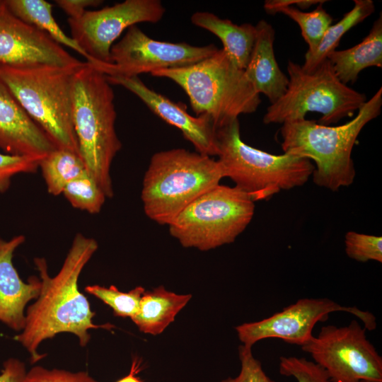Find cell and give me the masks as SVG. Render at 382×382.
<instances>
[{"label":"cell","instance_id":"cell-20","mask_svg":"<svg viewBox=\"0 0 382 382\" xmlns=\"http://www.w3.org/2000/svg\"><path fill=\"white\" fill-rule=\"evenodd\" d=\"M338 79L354 83L359 74L370 66L382 67V15L374 21L364 40L349 49L334 50L327 57Z\"/></svg>","mask_w":382,"mask_h":382},{"label":"cell","instance_id":"cell-17","mask_svg":"<svg viewBox=\"0 0 382 382\" xmlns=\"http://www.w3.org/2000/svg\"><path fill=\"white\" fill-rule=\"evenodd\" d=\"M24 241L23 235L9 241L0 237V321L16 331L23 330L25 308L30 300L38 297L41 289L39 278L33 276L24 282L13 266V253Z\"/></svg>","mask_w":382,"mask_h":382},{"label":"cell","instance_id":"cell-28","mask_svg":"<svg viewBox=\"0 0 382 382\" xmlns=\"http://www.w3.org/2000/svg\"><path fill=\"white\" fill-rule=\"evenodd\" d=\"M345 249L347 256L354 260L382 262L381 236L348 231L345 236Z\"/></svg>","mask_w":382,"mask_h":382},{"label":"cell","instance_id":"cell-6","mask_svg":"<svg viewBox=\"0 0 382 382\" xmlns=\"http://www.w3.org/2000/svg\"><path fill=\"white\" fill-rule=\"evenodd\" d=\"M216 135L218 161L224 176L254 202L302 186L314 171V164L308 158L286 153L274 155L245 144L238 119L218 128Z\"/></svg>","mask_w":382,"mask_h":382},{"label":"cell","instance_id":"cell-8","mask_svg":"<svg viewBox=\"0 0 382 382\" xmlns=\"http://www.w3.org/2000/svg\"><path fill=\"white\" fill-rule=\"evenodd\" d=\"M287 72L286 91L267 108L265 124H284L304 119L309 112H317L322 115L318 123L330 125L352 116L367 100L364 93L338 79L328 59L311 72L289 60Z\"/></svg>","mask_w":382,"mask_h":382},{"label":"cell","instance_id":"cell-27","mask_svg":"<svg viewBox=\"0 0 382 382\" xmlns=\"http://www.w3.org/2000/svg\"><path fill=\"white\" fill-rule=\"evenodd\" d=\"M85 291L109 306L115 316L132 318L138 311L145 289L139 286L129 292H122L113 285L109 287L89 285Z\"/></svg>","mask_w":382,"mask_h":382},{"label":"cell","instance_id":"cell-5","mask_svg":"<svg viewBox=\"0 0 382 382\" xmlns=\"http://www.w3.org/2000/svg\"><path fill=\"white\" fill-rule=\"evenodd\" d=\"M223 178L220 163L210 156L180 148L156 152L143 178L144 213L158 224L168 225Z\"/></svg>","mask_w":382,"mask_h":382},{"label":"cell","instance_id":"cell-4","mask_svg":"<svg viewBox=\"0 0 382 382\" xmlns=\"http://www.w3.org/2000/svg\"><path fill=\"white\" fill-rule=\"evenodd\" d=\"M155 77L169 79L187 95L193 112L209 117L216 130L242 114L255 112L260 95L223 49L187 66L159 69Z\"/></svg>","mask_w":382,"mask_h":382},{"label":"cell","instance_id":"cell-7","mask_svg":"<svg viewBox=\"0 0 382 382\" xmlns=\"http://www.w3.org/2000/svg\"><path fill=\"white\" fill-rule=\"evenodd\" d=\"M78 67L0 64V75L55 146L79 155L72 117L73 77Z\"/></svg>","mask_w":382,"mask_h":382},{"label":"cell","instance_id":"cell-22","mask_svg":"<svg viewBox=\"0 0 382 382\" xmlns=\"http://www.w3.org/2000/svg\"><path fill=\"white\" fill-rule=\"evenodd\" d=\"M5 2L10 11L21 20L45 33L59 45L72 49L88 62H90L89 57L57 23L52 14V4L45 0H5Z\"/></svg>","mask_w":382,"mask_h":382},{"label":"cell","instance_id":"cell-19","mask_svg":"<svg viewBox=\"0 0 382 382\" xmlns=\"http://www.w3.org/2000/svg\"><path fill=\"white\" fill-rule=\"evenodd\" d=\"M193 25L215 35L222 42L223 50L239 69L244 70L254 45L256 30L250 23L238 25L207 11H197L191 16Z\"/></svg>","mask_w":382,"mask_h":382},{"label":"cell","instance_id":"cell-36","mask_svg":"<svg viewBox=\"0 0 382 382\" xmlns=\"http://www.w3.org/2000/svg\"><path fill=\"white\" fill-rule=\"evenodd\" d=\"M141 364L142 363L141 359L137 357H134L132 359L129 373L116 382H143V381L139 376H137V374L142 370Z\"/></svg>","mask_w":382,"mask_h":382},{"label":"cell","instance_id":"cell-24","mask_svg":"<svg viewBox=\"0 0 382 382\" xmlns=\"http://www.w3.org/2000/svg\"><path fill=\"white\" fill-rule=\"evenodd\" d=\"M47 192L54 196L62 194L65 186L86 169L80 156L73 151L56 149L39 163Z\"/></svg>","mask_w":382,"mask_h":382},{"label":"cell","instance_id":"cell-18","mask_svg":"<svg viewBox=\"0 0 382 382\" xmlns=\"http://www.w3.org/2000/svg\"><path fill=\"white\" fill-rule=\"evenodd\" d=\"M255 30L254 45L244 73L255 91L267 96L272 104L286 92L289 78L280 69L274 56V30L272 25L260 20Z\"/></svg>","mask_w":382,"mask_h":382},{"label":"cell","instance_id":"cell-34","mask_svg":"<svg viewBox=\"0 0 382 382\" xmlns=\"http://www.w3.org/2000/svg\"><path fill=\"white\" fill-rule=\"evenodd\" d=\"M26 373L23 362L11 358L3 364L0 374V382H24Z\"/></svg>","mask_w":382,"mask_h":382},{"label":"cell","instance_id":"cell-11","mask_svg":"<svg viewBox=\"0 0 382 382\" xmlns=\"http://www.w3.org/2000/svg\"><path fill=\"white\" fill-rule=\"evenodd\" d=\"M218 50L214 44L193 46L185 42L156 40L134 25L112 46L109 63L93 66L106 76L129 78L159 69L192 65Z\"/></svg>","mask_w":382,"mask_h":382},{"label":"cell","instance_id":"cell-31","mask_svg":"<svg viewBox=\"0 0 382 382\" xmlns=\"http://www.w3.org/2000/svg\"><path fill=\"white\" fill-rule=\"evenodd\" d=\"M252 347H238L241 370L234 378L228 377L221 382H274L264 371L261 362L253 355Z\"/></svg>","mask_w":382,"mask_h":382},{"label":"cell","instance_id":"cell-1","mask_svg":"<svg viewBox=\"0 0 382 382\" xmlns=\"http://www.w3.org/2000/svg\"><path fill=\"white\" fill-rule=\"evenodd\" d=\"M98 248L95 239L77 233L60 270L53 277L48 273L44 258L34 259L40 274V292L36 301L27 308L25 326L15 337L29 352L31 364L45 356L37 352L41 342L57 334L73 333L78 337L80 345L85 347L91 338L89 330L115 328L110 323H93L95 313L78 287L79 276Z\"/></svg>","mask_w":382,"mask_h":382},{"label":"cell","instance_id":"cell-13","mask_svg":"<svg viewBox=\"0 0 382 382\" xmlns=\"http://www.w3.org/2000/svg\"><path fill=\"white\" fill-rule=\"evenodd\" d=\"M337 311L357 316L366 330H373L376 327V318L369 311L355 306H342L328 298H303L268 318L243 323L235 329L245 347H252L257 342L267 338H278L301 347L313 336V329L317 323L326 320L330 313Z\"/></svg>","mask_w":382,"mask_h":382},{"label":"cell","instance_id":"cell-30","mask_svg":"<svg viewBox=\"0 0 382 382\" xmlns=\"http://www.w3.org/2000/svg\"><path fill=\"white\" fill-rule=\"evenodd\" d=\"M40 161L37 158L0 152V192L8 190L13 176L35 173L39 168Z\"/></svg>","mask_w":382,"mask_h":382},{"label":"cell","instance_id":"cell-26","mask_svg":"<svg viewBox=\"0 0 382 382\" xmlns=\"http://www.w3.org/2000/svg\"><path fill=\"white\" fill-rule=\"evenodd\" d=\"M62 194L74 208L93 214L100 212L107 198L87 170L70 181Z\"/></svg>","mask_w":382,"mask_h":382},{"label":"cell","instance_id":"cell-14","mask_svg":"<svg viewBox=\"0 0 382 382\" xmlns=\"http://www.w3.org/2000/svg\"><path fill=\"white\" fill-rule=\"evenodd\" d=\"M83 63L45 33L15 16L5 0H0L1 64L16 67L40 65L78 67Z\"/></svg>","mask_w":382,"mask_h":382},{"label":"cell","instance_id":"cell-21","mask_svg":"<svg viewBox=\"0 0 382 382\" xmlns=\"http://www.w3.org/2000/svg\"><path fill=\"white\" fill-rule=\"evenodd\" d=\"M191 298V294H177L163 286L145 291L138 311L131 319L141 332L160 335L175 320L176 315Z\"/></svg>","mask_w":382,"mask_h":382},{"label":"cell","instance_id":"cell-33","mask_svg":"<svg viewBox=\"0 0 382 382\" xmlns=\"http://www.w3.org/2000/svg\"><path fill=\"white\" fill-rule=\"evenodd\" d=\"M57 6L66 13L69 18H80L88 7H96L100 5V0H56Z\"/></svg>","mask_w":382,"mask_h":382},{"label":"cell","instance_id":"cell-23","mask_svg":"<svg viewBox=\"0 0 382 382\" xmlns=\"http://www.w3.org/2000/svg\"><path fill=\"white\" fill-rule=\"evenodd\" d=\"M354 7L342 18L331 25L325 32L318 46L312 53L306 52L302 69L311 72L327 59L328 55L336 50L342 37L352 28L362 22L375 11L371 0H354Z\"/></svg>","mask_w":382,"mask_h":382},{"label":"cell","instance_id":"cell-9","mask_svg":"<svg viewBox=\"0 0 382 382\" xmlns=\"http://www.w3.org/2000/svg\"><path fill=\"white\" fill-rule=\"evenodd\" d=\"M255 204L236 186L219 184L186 207L168 226L184 248L207 251L234 242L250 223Z\"/></svg>","mask_w":382,"mask_h":382},{"label":"cell","instance_id":"cell-12","mask_svg":"<svg viewBox=\"0 0 382 382\" xmlns=\"http://www.w3.org/2000/svg\"><path fill=\"white\" fill-rule=\"evenodd\" d=\"M166 8L160 0H125L98 10H87L80 18H68L71 37L93 65L110 62L115 41L125 30L139 23L160 21Z\"/></svg>","mask_w":382,"mask_h":382},{"label":"cell","instance_id":"cell-10","mask_svg":"<svg viewBox=\"0 0 382 382\" xmlns=\"http://www.w3.org/2000/svg\"><path fill=\"white\" fill-rule=\"evenodd\" d=\"M323 367L331 382H382V358L355 320L346 326L324 325L301 347Z\"/></svg>","mask_w":382,"mask_h":382},{"label":"cell","instance_id":"cell-2","mask_svg":"<svg viewBox=\"0 0 382 382\" xmlns=\"http://www.w3.org/2000/svg\"><path fill=\"white\" fill-rule=\"evenodd\" d=\"M382 106V88L358 110L357 116L339 125H323L306 118L282 124L280 129L284 153L315 163L316 185L337 191L354 182L356 171L352 151L364 126L378 117Z\"/></svg>","mask_w":382,"mask_h":382},{"label":"cell","instance_id":"cell-16","mask_svg":"<svg viewBox=\"0 0 382 382\" xmlns=\"http://www.w3.org/2000/svg\"><path fill=\"white\" fill-rule=\"evenodd\" d=\"M56 149L0 75V149L5 154L41 160Z\"/></svg>","mask_w":382,"mask_h":382},{"label":"cell","instance_id":"cell-29","mask_svg":"<svg viewBox=\"0 0 382 382\" xmlns=\"http://www.w3.org/2000/svg\"><path fill=\"white\" fill-rule=\"evenodd\" d=\"M279 371L281 375L294 377L297 382H331L323 367L303 357H280Z\"/></svg>","mask_w":382,"mask_h":382},{"label":"cell","instance_id":"cell-35","mask_svg":"<svg viewBox=\"0 0 382 382\" xmlns=\"http://www.w3.org/2000/svg\"><path fill=\"white\" fill-rule=\"evenodd\" d=\"M322 0H267L264 4V8L270 14H275L276 11L283 6H294L301 8H308L312 5L325 3Z\"/></svg>","mask_w":382,"mask_h":382},{"label":"cell","instance_id":"cell-3","mask_svg":"<svg viewBox=\"0 0 382 382\" xmlns=\"http://www.w3.org/2000/svg\"><path fill=\"white\" fill-rule=\"evenodd\" d=\"M114 92L105 75L86 62L74 74L72 117L86 169L107 198L114 195L110 168L122 148L115 130Z\"/></svg>","mask_w":382,"mask_h":382},{"label":"cell","instance_id":"cell-32","mask_svg":"<svg viewBox=\"0 0 382 382\" xmlns=\"http://www.w3.org/2000/svg\"><path fill=\"white\" fill-rule=\"evenodd\" d=\"M24 382H98L87 372H71L69 371L53 369H48L37 366L27 373Z\"/></svg>","mask_w":382,"mask_h":382},{"label":"cell","instance_id":"cell-37","mask_svg":"<svg viewBox=\"0 0 382 382\" xmlns=\"http://www.w3.org/2000/svg\"><path fill=\"white\" fill-rule=\"evenodd\" d=\"M361 382H366V381H361Z\"/></svg>","mask_w":382,"mask_h":382},{"label":"cell","instance_id":"cell-25","mask_svg":"<svg viewBox=\"0 0 382 382\" xmlns=\"http://www.w3.org/2000/svg\"><path fill=\"white\" fill-rule=\"evenodd\" d=\"M319 4L312 11H302L294 6L279 8L275 13H282L295 21L301 28V35L308 46L306 52H313L325 32L332 22V16Z\"/></svg>","mask_w":382,"mask_h":382},{"label":"cell","instance_id":"cell-15","mask_svg":"<svg viewBox=\"0 0 382 382\" xmlns=\"http://www.w3.org/2000/svg\"><path fill=\"white\" fill-rule=\"evenodd\" d=\"M112 85H119L136 95L155 115L178 128L196 152L208 156H218L216 129L205 115L192 116L186 105L176 103L149 88L139 78L106 76Z\"/></svg>","mask_w":382,"mask_h":382}]
</instances>
